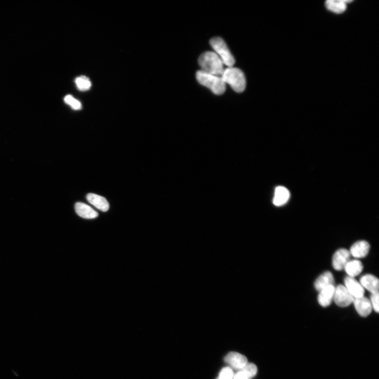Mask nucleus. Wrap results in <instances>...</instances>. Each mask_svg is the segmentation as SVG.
Segmentation results:
<instances>
[{
	"mask_svg": "<svg viewBox=\"0 0 379 379\" xmlns=\"http://www.w3.org/2000/svg\"><path fill=\"white\" fill-rule=\"evenodd\" d=\"M378 296V292H376L372 293L370 297V302L372 306V308L376 313H378L379 311Z\"/></svg>",
	"mask_w": 379,
	"mask_h": 379,
	"instance_id": "5701e85b",
	"label": "nucleus"
},
{
	"mask_svg": "<svg viewBox=\"0 0 379 379\" xmlns=\"http://www.w3.org/2000/svg\"><path fill=\"white\" fill-rule=\"evenodd\" d=\"M370 245L365 241H359L354 243L349 251L351 255L356 258H364L368 254Z\"/></svg>",
	"mask_w": 379,
	"mask_h": 379,
	"instance_id": "9d476101",
	"label": "nucleus"
},
{
	"mask_svg": "<svg viewBox=\"0 0 379 379\" xmlns=\"http://www.w3.org/2000/svg\"><path fill=\"white\" fill-rule=\"evenodd\" d=\"M360 283L363 288L370 291L371 294L378 292L379 281L375 276L371 274L365 275L361 278Z\"/></svg>",
	"mask_w": 379,
	"mask_h": 379,
	"instance_id": "f8f14e48",
	"label": "nucleus"
},
{
	"mask_svg": "<svg viewBox=\"0 0 379 379\" xmlns=\"http://www.w3.org/2000/svg\"><path fill=\"white\" fill-rule=\"evenodd\" d=\"M241 370L244 371L248 376L249 379H251L257 374L258 368L257 366L254 364L248 363L247 365L242 368Z\"/></svg>",
	"mask_w": 379,
	"mask_h": 379,
	"instance_id": "aec40b11",
	"label": "nucleus"
},
{
	"mask_svg": "<svg viewBox=\"0 0 379 379\" xmlns=\"http://www.w3.org/2000/svg\"><path fill=\"white\" fill-rule=\"evenodd\" d=\"M75 210L76 213L82 218L92 219L98 217V213L88 205L81 202L76 204Z\"/></svg>",
	"mask_w": 379,
	"mask_h": 379,
	"instance_id": "9b49d317",
	"label": "nucleus"
},
{
	"mask_svg": "<svg viewBox=\"0 0 379 379\" xmlns=\"http://www.w3.org/2000/svg\"><path fill=\"white\" fill-rule=\"evenodd\" d=\"M233 379H249L248 376L244 371L240 370L234 375Z\"/></svg>",
	"mask_w": 379,
	"mask_h": 379,
	"instance_id": "b1692460",
	"label": "nucleus"
},
{
	"mask_svg": "<svg viewBox=\"0 0 379 379\" xmlns=\"http://www.w3.org/2000/svg\"><path fill=\"white\" fill-rule=\"evenodd\" d=\"M290 196L288 190L283 187H278L275 189L273 198V204L276 206H283L288 202Z\"/></svg>",
	"mask_w": 379,
	"mask_h": 379,
	"instance_id": "dca6fc26",
	"label": "nucleus"
},
{
	"mask_svg": "<svg viewBox=\"0 0 379 379\" xmlns=\"http://www.w3.org/2000/svg\"><path fill=\"white\" fill-rule=\"evenodd\" d=\"M345 287L354 297V298H361L363 296L364 289L360 283L358 282L354 278L347 276L344 279Z\"/></svg>",
	"mask_w": 379,
	"mask_h": 379,
	"instance_id": "6e6552de",
	"label": "nucleus"
},
{
	"mask_svg": "<svg viewBox=\"0 0 379 379\" xmlns=\"http://www.w3.org/2000/svg\"><path fill=\"white\" fill-rule=\"evenodd\" d=\"M199 64L202 71L212 75L222 76L223 71V63L219 56L213 52H206L202 54L199 59Z\"/></svg>",
	"mask_w": 379,
	"mask_h": 379,
	"instance_id": "f257e3e1",
	"label": "nucleus"
},
{
	"mask_svg": "<svg viewBox=\"0 0 379 379\" xmlns=\"http://www.w3.org/2000/svg\"><path fill=\"white\" fill-rule=\"evenodd\" d=\"M354 299V297L348 291L344 285H339L335 288L333 300L338 306H349L353 302Z\"/></svg>",
	"mask_w": 379,
	"mask_h": 379,
	"instance_id": "39448f33",
	"label": "nucleus"
},
{
	"mask_svg": "<svg viewBox=\"0 0 379 379\" xmlns=\"http://www.w3.org/2000/svg\"><path fill=\"white\" fill-rule=\"evenodd\" d=\"M347 5L345 0H327L325 4L326 9L329 11L336 14L344 13Z\"/></svg>",
	"mask_w": 379,
	"mask_h": 379,
	"instance_id": "f3484780",
	"label": "nucleus"
},
{
	"mask_svg": "<svg viewBox=\"0 0 379 379\" xmlns=\"http://www.w3.org/2000/svg\"><path fill=\"white\" fill-rule=\"evenodd\" d=\"M210 45L217 54L221 57L223 64L231 67L235 63V60L230 51L221 38H214L210 41Z\"/></svg>",
	"mask_w": 379,
	"mask_h": 379,
	"instance_id": "20e7f679",
	"label": "nucleus"
},
{
	"mask_svg": "<svg viewBox=\"0 0 379 379\" xmlns=\"http://www.w3.org/2000/svg\"><path fill=\"white\" fill-rule=\"evenodd\" d=\"M65 101L67 104L70 106L74 110H78L82 108L80 102L75 99L73 96H67L65 98Z\"/></svg>",
	"mask_w": 379,
	"mask_h": 379,
	"instance_id": "412c9836",
	"label": "nucleus"
},
{
	"mask_svg": "<svg viewBox=\"0 0 379 379\" xmlns=\"http://www.w3.org/2000/svg\"><path fill=\"white\" fill-rule=\"evenodd\" d=\"M234 373L229 366L225 367L220 371L217 379H233Z\"/></svg>",
	"mask_w": 379,
	"mask_h": 379,
	"instance_id": "4be33fe9",
	"label": "nucleus"
},
{
	"mask_svg": "<svg viewBox=\"0 0 379 379\" xmlns=\"http://www.w3.org/2000/svg\"><path fill=\"white\" fill-rule=\"evenodd\" d=\"M351 254L349 251L345 249L338 250L334 254L332 259V265L334 269L340 271L344 269L346 264L350 259Z\"/></svg>",
	"mask_w": 379,
	"mask_h": 379,
	"instance_id": "0eeeda50",
	"label": "nucleus"
},
{
	"mask_svg": "<svg viewBox=\"0 0 379 379\" xmlns=\"http://www.w3.org/2000/svg\"><path fill=\"white\" fill-rule=\"evenodd\" d=\"M334 279L332 274L329 271H326L316 280L314 286L317 291H321L327 286L334 285Z\"/></svg>",
	"mask_w": 379,
	"mask_h": 379,
	"instance_id": "4468645a",
	"label": "nucleus"
},
{
	"mask_svg": "<svg viewBox=\"0 0 379 379\" xmlns=\"http://www.w3.org/2000/svg\"><path fill=\"white\" fill-rule=\"evenodd\" d=\"M224 361L230 368L234 370H240L248 363L247 358L244 355L235 352L228 353L224 357Z\"/></svg>",
	"mask_w": 379,
	"mask_h": 379,
	"instance_id": "423d86ee",
	"label": "nucleus"
},
{
	"mask_svg": "<svg viewBox=\"0 0 379 379\" xmlns=\"http://www.w3.org/2000/svg\"><path fill=\"white\" fill-rule=\"evenodd\" d=\"M335 288L334 285H330L320 291L317 300L322 306L326 307L330 305L333 299Z\"/></svg>",
	"mask_w": 379,
	"mask_h": 379,
	"instance_id": "2eb2a0df",
	"label": "nucleus"
},
{
	"mask_svg": "<svg viewBox=\"0 0 379 379\" xmlns=\"http://www.w3.org/2000/svg\"><path fill=\"white\" fill-rule=\"evenodd\" d=\"M221 78L225 83L229 84L238 93L243 92L245 88V76L239 69L229 67L224 70Z\"/></svg>",
	"mask_w": 379,
	"mask_h": 379,
	"instance_id": "f03ea898",
	"label": "nucleus"
},
{
	"mask_svg": "<svg viewBox=\"0 0 379 379\" xmlns=\"http://www.w3.org/2000/svg\"><path fill=\"white\" fill-rule=\"evenodd\" d=\"M76 83L78 88L80 91H87L91 86V83L89 79L86 76L78 77L76 79Z\"/></svg>",
	"mask_w": 379,
	"mask_h": 379,
	"instance_id": "6ab92c4d",
	"label": "nucleus"
},
{
	"mask_svg": "<svg viewBox=\"0 0 379 379\" xmlns=\"http://www.w3.org/2000/svg\"><path fill=\"white\" fill-rule=\"evenodd\" d=\"M88 201L99 210L106 212L109 209V203L107 199L97 194L89 193L87 196Z\"/></svg>",
	"mask_w": 379,
	"mask_h": 379,
	"instance_id": "ddd939ff",
	"label": "nucleus"
},
{
	"mask_svg": "<svg viewBox=\"0 0 379 379\" xmlns=\"http://www.w3.org/2000/svg\"><path fill=\"white\" fill-rule=\"evenodd\" d=\"M363 268L362 263L360 261L354 260L349 261L345 265L344 269L349 277L354 278L361 273Z\"/></svg>",
	"mask_w": 379,
	"mask_h": 379,
	"instance_id": "a211bd4d",
	"label": "nucleus"
},
{
	"mask_svg": "<svg viewBox=\"0 0 379 379\" xmlns=\"http://www.w3.org/2000/svg\"><path fill=\"white\" fill-rule=\"evenodd\" d=\"M353 303L356 311L361 316L366 317L371 313L372 306L370 300L364 296L361 298H354Z\"/></svg>",
	"mask_w": 379,
	"mask_h": 379,
	"instance_id": "1a4fd4ad",
	"label": "nucleus"
},
{
	"mask_svg": "<svg viewBox=\"0 0 379 379\" xmlns=\"http://www.w3.org/2000/svg\"><path fill=\"white\" fill-rule=\"evenodd\" d=\"M196 78L199 83L209 88L214 94L221 95L225 91V83L222 78L199 71L196 74Z\"/></svg>",
	"mask_w": 379,
	"mask_h": 379,
	"instance_id": "7ed1b4c3",
	"label": "nucleus"
}]
</instances>
